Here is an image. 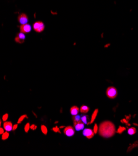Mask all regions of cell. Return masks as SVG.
Returning a JSON list of instances; mask_svg holds the SVG:
<instances>
[{"mask_svg":"<svg viewBox=\"0 0 138 156\" xmlns=\"http://www.w3.org/2000/svg\"><path fill=\"white\" fill-rule=\"evenodd\" d=\"M116 129L114 124L111 121H105L101 122L98 127V133L102 137L109 138L115 135Z\"/></svg>","mask_w":138,"mask_h":156,"instance_id":"cell-1","label":"cell"},{"mask_svg":"<svg viewBox=\"0 0 138 156\" xmlns=\"http://www.w3.org/2000/svg\"><path fill=\"white\" fill-rule=\"evenodd\" d=\"M106 94L108 97L110 99H114L117 96L118 91L116 88L113 87H110L107 89Z\"/></svg>","mask_w":138,"mask_h":156,"instance_id":"cell-2","label":"cell"},{"mask_svg":"<svg viewBox=\"0 0 138 156\" xmlns=\"http://www.w3.org/2000/svg\"><path fill=\"white\" fill-rule=\"evenodd\" d=\"M33 27L35 32L37 33H42L45 29V25L41 21H37L34 24Z\"/></svg>","mask_w":138,"mask_h":156,"instance_id":"cell-3","label":"cell"},{"mask_svg":"<svg viewBox=\"0 0 138 156\" xmlns=\"http://www.w3.org/2000/svg\"><path fill=\"white\" fill-rule=\"evenodd\" d=\"M18 21L19 22V23L21 24V25L22 24H25L27 23L28 22V18H27V14L24 13H22L21 14L19 15L18 16Z\"/></svg>","mask_w":138,"mask_h":156,"instance_id":"cell-4","label":"cell"},{"mask_svg":"<svg viewBox=\"0 0 138 156\" xmlns=\"http://www.w3.org/2000/svg\"><path fill=\"white\" fill-rule=\"evenodd\" d=\"M64 133L68 137H71L74 134L75 130L72 126H67L64 129Z\"/></svg>","mask_w":138,"mask_h":156,"instance_id":"cell-5","label":"cell"},{"mask_svg":"<svg viewBox=\"0 0 138 156\" xmlns=\"http://www.w3.org/2000/svg\"><path fill=\"white\" fill-rule=\"evenodd\" d=\"M82 134H83V135H84V136H85L87 138L91 139L94 136L95 133H94V130L91 129H85L84 130V131H83V133H82Z\"/></svg>","mask_w":138,"mask_h":156,"instance_id":"cell-6","label":"cell"},{"mask_svg":"<svg viewBox=\"0 0 138 156\" xmlns=\"http://www.w3.org/2000/svg\"><path fill=\"white\" fill-rule=\"evenodd\" d=\"M31 29H32V27H31L30 25L27 24H22V25H21V26H20V31H21V33H24V34L30 33L31 31Z\"/></svg>","mask_w":138,"mask_h":156,"instance_id":"cell-7","label":"cell"},{"mask_svg":"<svg viewBox=\"0 0 138 156\" xmlns=\"http://www.w3.org/2000/svg\"><path fill=\"white\" fill-rule=\"evenodd\" d=\"M25 39V35L24 34V33H20L19 34H18L17 36L15 38V41L16 42L19 43V44H22L24 42Z\"/></svg>","mask_w":138,"mask_h":156,"instance_id":"cell-8","label":"cell"},{"mask_svg":"<svg viewBox=\"0 0 138 156\" xmlns=\"http://www.w3.org/2000/svg\"><path fill=\"white\" fill-rule=\"evenodd\" d=\"M74 126L76 131H81L84 128V123L82 121L74 122Z\"/></svg>","mask_w":138,"mask_h":156,"instance_id":"cell-9","label":"cell"},{"mask_svg":"<svg viewBox=\"0 0 138 156\" xmlns=\"http://www.w3.org/2000/svg\"><path fill=\"white\" fill-rule=\"evenodd\" d=\"M3 126H4V129H5L6 131H8V132L12 131V128H13L12 124L11 122H9V121L5 122V123H4V124H3Z\"/></svg>","mask_w":138,"mask_h":156,"instance_id":"cell-10","label":"cell"},{"mask_svg":"<svg viewBox=\"0 0 138 156\" xmlns=\"http://www.w3.org/2000/svg\"><path fill=\"white\" fill-rule=\"evenodd\" d=\"M80 109H79V108L76 106H73L70 109V113L72 116H75V115H78Z\"/></svg>","mask_w":138,"mask_h":156,"instance_id":"cell-11","label":"cell"},{"mask_svg":"<svg viewBox=\"0 0 138 156\" xmlns=\"http://www.w3.org/2000/svg\"><path fill=\"white\" fill-rule=\"evenodd\" d=\"M89 111V108L85 105H82L80 108V111L81 113H88Z\"/></svg>","mask_w":138,"mask_h":156,"instance_id":"cell-12","label":"cell"},{"mask_svg":"<svg viewBox=\"0 0 138 156\" xmlns=\"http://www.w3.org/2000/svg\"><path fill=\"white\" fill-rule=\"evenodd\" d=\"M98 109H96V110L94 111V112L93 113L92 115V118H91V120H90V124L93 123V122H94V120H95V119H96V116H97V114H98Z\"/></svg>","mask_w":138,"mask_h":156,"instance_id":"cell-13","label":"cell"},{"mask_svg":"<svg viewBox=\"0 0 138 156\" xmlns=\"http://www.w3.org/2000/svg\"><path fill=\"white\" fill-rule=\"evenodd\" d=\"M136 129L135 128L132 127L128 129V133L129 135H134L136 134Z\"/></svg>","mask_w":138,"mask_h":156,"instance_id":"cell-14","label":"cell"},{"mask_svg":"<svg viewBox=\"0 0 138 156\" xmlns=\"http://www.w3.org/2000/svg\"><path fill=\"white\" fill-rule=\"evenodd\" d=\"M72 121H73V122L82 121L81 120V116L78 115H75V116H72Z\"/></svg>","mask_w":138,"mask_h":156,"instance_id":"cell-15","label":"cell"},{"mask_svg":"<svg viewBox=\"0 0 138 156\" xmlns=\"http://www.w3.org/2000/svg\"><path fill=\"white\" fill-rule=\"evenodd\" d=\"M88 119H89V116H86V115H84V116H81V120H82V121L84 122V124H89L88 122H87V120H88Z\"/></svg>","mask_w":138,"mask_h":156,"instance_id":"cell-16","label":"cell"},{"mask_svg":"<svg viewBox=\"0 0 138 156\" xmlns=\"http://www.w3.org/2000/svg\"><path fill=\"white\" fill-rule=\"evenodd\" d=\"M9 133H8V131H6V132H5V133H3V134H2V140H6L7 139L8 137H9Z\"/></svg>","mask_w":138,"mask_h":156,"instance_id":"cell-17","label":"cell"},{"mask_svg":"<svg viewBox=\"0 0 138 156\" xmlns=\"http://www.w3.org/2000/svg\"><path fill=\"white\" fill-rule=\"evenodd\" d=\"M41 130H42V133H43L45 135H47V131H48V130H47V127H46L45 126L42 125L41 126Z\"/></svg>","mask_w":138,"mask_h":156,"instance_id":"cell-18","label":"cell"},{"mask_svg":"<svg viewBox=\"0 0 138 156\" xmlns=\"http://www.w3.org/2000/svg\"><path fill=\"white\" fill-rule=\"evenodd\" d=\"M27 118V116L26 115H22V116H21L19 118V119H18V124L21 123V122H22V121H23L24 119V118Z\"/></svg>","mask_w":138,"mask_h":156,"instance_id":"cell-19","label":"cell"},{"mask_svg":"<svg viewBox=\"0 0 138 156\" xmlns=\"http://www.w3.org/2000/svg\"><path fill=\"white\" fill-rule=\"evenodd\" d=\"M30 128V124L29 123H27L26 125H25V127H24V129H25V133H28L29 130Z\"/></svg>","mask_w":138,"mask_h":156,"instance_id":"cell-20","label":"cell"},{"mask_svg":"<svg viewBox=\"0 0 138 156\" xmlns=\"http://www.w3.org/2000/svg\"><path fill=\"white\" fill-rule=\"evenodd\" d=\"M125 129H126V128H124V127H120L119 128H118V129L117 133L121 134V133L122 132H123Z\"/></svg>","mask_w":138,"mask_h":156,"instance_id":"cell-21","label":"cell"},{"mask_svg":"<svg viewBox=\"0 0 138 156\" xmlns=\"http://www.w3.org/2000/svg\"><path fill=\"white\" fill-rule=\"evenodd\" d=\"M7 118H8V114H5V115H4L3 116L2 120H3V121H6L7 119Z\"/></svg>","mask_w":138,"mask_h":156,"instance_id":"cell-22","label":"cell"},{"mask_svg":"<svg viewBox=\"0 0 138 156\" xmlns=\"http://www.w3.org/2000/svg\"><path fill=\"white\" fill-rule=\"evenodd\" d=\"M94 133H95V134L97 133V131H98V126H97V124H96L94 125Z\"/></svg>","mask_w":138,"mask_h":156,"instance_id":"cell-23","label":"cell"},{"mask_svg":"<svg viewBox=\"0 0 138 156\" xmlns=\"http://www.w3.org/2000/svg\"><path fill=\"white\" fill-rule=\"evenodd\" d=\"M52 130H53V131H54V132H56V133H60V129H59V128H58L57 127H55V128H53V129H52Z\"/></svg>","mask_w":138,"mask_h":156,"instance_id":"cell-24","label":"cell"},{"mask_svg":"<svg viewBox=\"0 0 138 156\" xmlns=\"http://www.w3.org/2000/svg\"><path fill=\"white\" fill-rule=\"evenodd\" d=\"M30 128L31 129H32L33 130H35V129L37 128V126H35V124H33V125H32L30 126Z\"/></svg>","mask_w":138,"mask_h":156,"instance_id":"cell-25","label":"cell"},{"mask_svg":"<svg viewBox=\"0 0 138 156\" xmlns=\"http://www.w3.org/2000/svg\"><path fill=\"white\" fill-rule=\"evenodd\" d=\"M17 128H18V124H14V125L13 126V128H12V130H13V131H15V130L17 129Z\"/></svg>","mask_w":138,"mask_h":156,"instance_id":"cell-26","label":"cell"},{"mask_svg":"<svg viewBox=\"0 0 138 156\" xmlns=\"http://www.w3.org/2000/svg\"><path fill=\"white\" fill-rule=\"evenodd\" d=\"M3 133H4V129L3 128H1L0 129V134H3Z\"/></svg>","mask_w":138,"mask_h":156,"instance_id":"cell-27","label":"cell"}]
</instances>
